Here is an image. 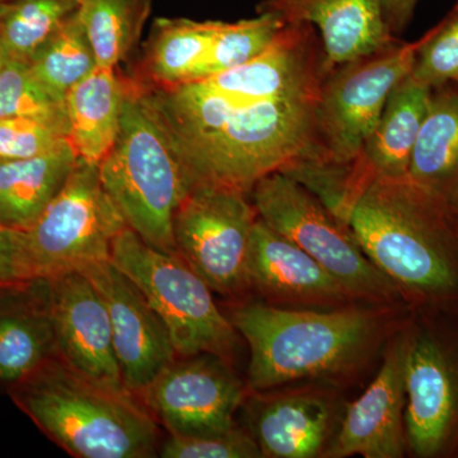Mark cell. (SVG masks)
<instances>
[{
    "label": "cell",
    "mask_w": 458,
    "mask_h": 458,
    "mask_svg": "<svg viewBox=\"0 0 458 458\" xmlns=\"http://www.w3.org/2000/svg\"><path fill=\"white\" fill-rule=\"evenodd\" d=\"M327 71L316 27L289 23L243 64L176 87L144 84L195 182L250 194L311 152Z\"/></svg>",
    "instance_id": "obj_1"
},
{
    "label": "cell",
    "mask_w": 458,
    "mask_h": 458,
    "mask_svg": "<svg viewBox=\"0 0 458 458\" xmlns=\"http://www.w3.org/2000/svg\"><path fill=\"white\" fill-rule=\"evenodd\" d=\"M7 390L14 405L71 456L148 458L158 451V423L140 397L92 381L56 352Z\"/></svg>",
    "instance_id": "obj_2"
},
{
    "label": "cell",
    "mask_w": 458,
    "mask_h": 458,
    "mask_svg": "<svg viewBox=\"0 0 458 458\" xmlns=\"http://www.w3.org/2000/svg\"><path fill=\"white\" fill-rule=\"evenodd\" d=\"M123 80L120 131L99 177L126 225L148 245L177 255L174 216L197 182L146 84Z\"/></svg>",
    "instance_id": "obj_3"
},
{
    "label": "cell",
    "mask_w": 458,
    "mask_h": 458,
    "mask_svg": "<svg viewBox=\"0 0 458 458\" xmlns=\"http://www.w3.org/2000/svg\"><path fill=\"white\" fill-rule=\"evenodd\" d=\"M437 194L409 177H372L354 198L344 225L388 279L423 292L457 283Z\"/></svg>",
    "instance_id": "obj_4"
},
{
    "label": "cell",
    "mask_w": 458,
    "mask_h": 458,
    "mask_svg": "<svg viewBox=\"0 0 458 458\" xmlns=\"http://www.w3.org/2000/svg\"><path fill=\"white\" fill-rule=\"evenodd\" d=\"M250 346L249 385L262 391L337 372L369 342L376 319L361 310L294 311L255 303L232 315Z\"/></svg>",
    "instance_id": "obj_5"
},
{
    "label": "cell",
    "mask_w": 458,
    "mask_h": 458,
    "mask_svg": "<svg viewBox=\"0 0 458 458\" xmlns=\"http://www.w3.org/2000/svg\"><path fill=\"white\" fill-rule=\"evenodd\" d=\"M110 260L158 313L179 357H231L238 342L236 328L214 302L212 289L179 255L148 245L126 227L114 238Z\"/></svg>",
    "instance_id": "obj_6"
},
{
    "label": "cell",
    "mask_w": 458,
    "mask_h": 458,
    "mask_svg": "<svg viewBox=\"0 0 458 458\" xmlns=\"http://www.w3.org/2000/svg\"><path fill=\"white\" fill-rule=\"evenodd\" d=\"M128 227L107 194L98 165L78 159L64 186L23 233L26 282L50 279L110 260L114 238Z\"/></svg>",
    "instance_id": "obj_7"
},
{
    "label": "cell",
    "mask_w": 458,
    "mask_h": 458,
    "mask_svg": "<svg viewBox=\"0 0 458 458\" xmlns=\"http://www.w3.org/2000/svg\"><path fill=\"white\" fill-rule=\"evenodd\" d=\"M418 47L419 41L396 38L372 53L328 68L321 84L311 152L302 161H354L391 90L411 72Z\"/></svg>",
    "instance_id": "obj_8"
},
{
    "label": "cell",
    "mask_w": 458,
    "mask_h": 458,
    "mask_svg": "<svg viewBox=\"0 0 458 458\" xmlns=\"http://www.w3.org/2000/svg\"><path fill=\"white\" fill-rule=\"evenodd\" d=\"M250 195L265 225L301 247L321 264L352 295L387 300L393 280L361 251L352 232L309 189L283 172H271Z\"/></svg>",
    "instance_id": "obj_9"
},
{
    "label": "cell",
    "mask_w": 458,
    "mask_h": 458,
    "mask_svg": "<svg viewBox=\"0 0 458 458\" xmlns=\"http://www.w3.org/2000/svg\"><path fill=\"white\" fill-rule=\"evenodd\" d=\"M247 195L198 182L174 216L177 255L216 293L234 294L251 285L250 243L258 214Z\"/></svg>",
    "instance_id": "obj_10"
},
{
    "label": "cell",
    "mask_w": 458,
    "mask_h": 458,
    "mask_svg": "<svg viewBox=\"0 0 458 458\" xmlns=\"http://www.w3.org/2000/svg\"><path fill=\"white\" fill-rule=\"evenodd\" d=\"M140 394L170 436H216L234 429L243 388L227 360L213 354L180 357Z\"/></svg>",
    "instance_id": "obj_11"
},
{
    "label": "cell",
    "mask_w": 458,
    "mask_h": 458,
    "mask_svg": "<svg viewBox=\"0 0 458 458\" xmlns=\"http://www.w3.org/2000/svg\"><path fill=\"white\" fill-rule=\"evenodd\" d=\"M81 271L106 303L123 385L140 397L179 358L167 327L137 284L113 261L95 262Z\"/></svg>",
    "instance_id": "obj_12"
},
{
    "label": "cell",
    "mask_w": 458,
    "mask_h": 458,
    "mask_svg": "<svg viewBox=\"0 0 458 458\" xmlns=\"http://www.w3.org/2000/svg\"><path fill=\"white\" fill-rule=\"evenodd\" d=\"M47 282L56 354L92 381L129 393L114 352L110 315L98 289L82 271Z\"/></svg>",
    "instance_id": "obj_13"
},
{
    "label": "cell",
    "mask_w": 458,
    "mask_h": 458,
    "mask_svg": "<svg viewBox=\"0 0 458 458\" xmlns=\"http://www.w3.org/2000/svg\"><path fill=\"white\" fill-rule=\"evenodd\" d=\"M406 348L391 346L372 384L349 406L328 456H403Z\"/></svg>",
    "instance_id": "obj_14"
},
{
    "label": "cell",
    "mask_w": 458,
    "mask_h": 458,
    "mask_svg": "<svg viewBox=\"0 0 458 458\" xmlns=\"http://www.w3.org/2000/svg\"><path fill=\"white\" fill-rule=\"evenodd\" d=\"M258 14H273L285 25L316 27L328 68L366 55L394 40L385 23L382 0H261Z\"/></svg>",
    "instance_id": "obj_15"
},
{
    "label": "cell",
    "mask_w": 458,
    "mask_h": 458,
    "mask_svg": "<svg viewBox=\"0 0 458 458\" xmlns=\"http://www.w3.org/2000/svg\"><path fill=\"white\" fill-rule=\"evenodd\" d=\"M406 410L403 424L410 445L418 456L441 450L457 406L456 377L441 348L419 339L406 348Z\"/></svg>",
    "instance_id": "obj_16"
},
{
    "label": "cell",
    "mask_w": 458,
    "mask_h": 458,
    "mask_svg": "<svg viewBox=\"0 0 458 458\" xmlns=\"http://www.w3.org/2000/svg\"><path fill=\"white\" fill-rule=\"evenodd\" d=\"M249 271L251 284L278 300L334 304L352 297L333 274L259 216L250 243Z\"/></svg>",
    "instance_id": "obj_17"
},
{
    "label": "cell",
    "mask_w": 458,
    "mask_h": 458,
    "mask_svg": "<svg viewBox=\"0 0 458 458\" xmlns=\"http://www.w3.org/2000/svg\"><path fill=\"white\" fill-rule=\"evenodd\" d=\"M55 351L47 279L0 288V384H17Z\"/></svg>",
    "instance_id": "obj_18"
},
{
    "label": "cell",
    "mask_w": 458,
    "mask_h": 458,
    "mask_svg": "<svg viewBox=\"0 0 458 458\" xmlns=\"http://www.w3.org/2000/svg\"><path fill=\"white\" fill-rule=\"evenodd\" d=\"M432 89L411 77L400 81L388 95L384 111L355 164L370 176L408 177L412 150L429 107Z\"/></svg>",
    "instance_id": "obj_19"
},
{
    "label": "cell",
    "mask_w": 458,
    "mask_h": 458,
    "mask_svg": "<svg viewBox=\"0 0 458 458\" xmlns=\"http://www.w3.org/2000/svg\"><path fill=\"white\" fill-rule=\"evenodd\" d=\"M255 403L250 426L262 457L311 458L322 451L331 421L324 400L292 394Z\"/></svg>",
    "instance_id": "obj_20"
},
{
    "label": "cell",
    "mask_w": 458,
    "mask_h": 458,
    "mask_svg": "<svg viewBox=\"0 0 458 458\" xmlns=\"http://www.w3.org/2000/svg\"><path fill=\"white\" fill-rule=\"evenodd\" d=\"M125 80L116 69L98 68L65 96L68 140L81 161L98 165L116 141Z\"/></svg>",
    "instance_id": "obj_21"
},
{
    "label": "cell",
    "mask_w": 458,
    "mask_h": 458,
    "mask_svg": "<svg viewBox=\"0 0 458 458\" xmlns=\"http://www.w3.org/2000/svg\"><path fill=\"white\" fill-rule=\"evenodd\" d=\"M77 162L71 143L33 158L0 161V225L23 231L31 227Z\"/></svg>",
    "instance_id": "obj_22"
},
{
    "label": "cell",
    "mask_w": 458,
    "mask_h": 458,
    "mask_svg": "<svg viewBox=\"0 0 458 458\" xmlns=\"http://www.w3.org/2000/svg\"><path fill=\"white\" fill-rule=\"evenodd\" d=\"M221 21L158 18L148 40L143 74L153 87H176L203 78Z\"/></svg>",
    "instance_id": "obj_23"
},
{
    "label": "cell",
    "mask_w": 458,
    "mask_h": 458,
    "mask_svg": "<svg viewBox=\"0 0 458 458\" xmlns=\"http://www.w3.org/2000/svg\"><path fill=\"white\" fill-rule=\"evenodd\" d=\"M408 177L437 195L458 185V92L447 84L432 89Z\"/></svg>",
    "instance_id": "obj_24"
},
{
    "label": "cell",
    "mask_w": 458,
    "mask_h": 458,
    "mask_svg": "<svg viewBox=\"0 0 458 458\" xmlns=\"http://www.w3.org/2000/svg\"><path fill=\"white\" fill-rule=\"evenodd\" d=\"M153 0H81L78 17L98 68L116 69L140 40Z\"/></svg>",
    "instance_id": "obj_25"
},
{
    "label": "cell",
    "mask_w": 458,
    "mask_h": 458,
    "mask_svg": "<svg viewBox=\"0 0 458 458\" xmlns=\"http://www.w3.org/2000/svg\"><path fill=\"white\" fill-rule=\"evenodd\" d=\"M29 64L47 89L64 99L69 90L98 68L78 12L36 50Z\"/></svg>",
    "instance_id": "obj_26"
},
{
    "label": "cell",
    "mask_w": 458,
    "mask_h": 458,
    "mask_svg": "<svg viewBox=\"0 0 458 458\" xmlns=\"http://www.w3.org/2000/svg\"><path fill=\"white\" fill-rule=\"evenodd\" d=\"M81 0H8L0 23V41L9 57H30L77 13Z\"/></svg>",
    "instance_id": "obj_27"
},
{
    "label": "cell",
    "mask_w": 458,
    "mask_h": 458,
    "mask_svg": "<svg viewBox=\"0 0 458 458\" xmlns=\"http://www.w3.org/2000/svg\"><path fill=\"white\" fill-rule=\"evenodd\" d=\"M26 117L47 123L68 137L65 99L57 98L32 73L29 62L8 57L0 69V119Z\"/></svg>",
    "instance_id": "obj_28"
},
{
    "label": "cell",
    "mask_w": 458,
    "mask_h": 458,
    "mask_svg": "<svg viewBox=\"0 0 458 458\" xmlns=\"http://www.w3.org/2000/svg\"><path fill=\"white\" fill-rule=\"evenodd\" d=\"M410 77L429 89L458 77V0L441 22L419 40Z\"/></svg>",
    "instance_id": "obj_29"
},
{
    "label": "cell",
    "mask_w": 458,
    "mask_h": 458,
    "mask_svg": "<svg viewBox=\"0 0 458 458\" xmlns=\"http://www.w3.org/2000/svg\"><path fill=\"white\" fill-rule=\"evenodd\" d=\"M66 143L64 132L49 123L26 117L0 119V161L47 155Z\"/></svg>",
    "instance_id": "obj_30"
},
{
    "label": "cell",
    "mask_w": 458,
    "mask_h": 458,
    "mask_svg": "<svg viewBox=\"0 0 458 458\" xmlns=\"http://www.w3.org/2000/svg\"><path fill=\"white\" fill-rule=\"evenodd\" d=\"M164 458H256L260 447L251 434L229 430L216 436H170L158 451Z\"/></svg>",
    "instance_id": "obj_31"
},
{
    "label": "cell",
    "mask_w": 458,
    "mask_h": 458,
    "mask_svg": "<svg viewBox=\"0 0 458 458\" xmlns=\"http://www.w3.org/2000/svg\"><path fill=\"white\" fill-rule=\"evenodd\" d=\"M23 229L0 225V288L26 283L23 276Z\"/></svg>",
    "instance_id": "obj_32"
},
{
    "label": "cell",
    "mask_w": 458,
    "mask_h": 458,
    "mask_svg": "<svg viewBox=\"0 0 458 458\" xmlns=\"http://www.w3.org/2000/svg\"><path fill=\"white\" fill-rule=\"evenodd\" d=\"M419 0H382V11L388 31L399 36L409 26Z\"/></svg>",
    "instance_id": "obj_33"
},
{
    "label": "cell",
    "mask_w": 458,
    "mask_h": 458,
    "mask_svg": "<svg viewBox=\"0 0 458 458\" xmlns=\"http://www.w3.org/2000/svg\"><path fill=\"white\" fill-rule=\"evenodd\" d=\"M8 57L7 51H5L2 41H0V69H2V66L4 65L5 62H7Z\"/></svg>",
    "instance_id": "obj_34"
},
{
    "label": "cell",
    "mask_w": 458,
    "mask_h": 458,
    "mask_svg": "<svg viewBox=\"0 0 458 458\" xmlns=\"http://www.w3.org/2000/svg\"><path fill=\"white\" fill-rule=\"evenodd\" d=\"M5 4H7V2H0V23H2L3 14H4Z\"/></svg>",
    "instance_id": "obj_35"
},
{
    "label": "cell",
    "mask_w": 458,
    "mask_h": 458,
    "mask_svg": "<svg viewBox=\"0 0 458 458\" xmlns=\"http://www.w3.org/2000/svg\"><path fill=\"white\" fill-rule=\"evenodd\" d=\"M454 200L458 209V185L456 186V188L454 189Z\"/></svg>",
    "instance_id": "obj_36"
},
{
    "label": "cell",
    "mask_w": 458,
    "mask_h": 458,
    "mask_svg": "<svg viewBox=\"0 0 458 458\" xmlns=\"http://www.w3.org/2000/svg\"><path fill=\"white\" fill-rule=\"evenodd\" d=\"M0 2H8V0H0Z\"/></svg>",
    "instance_id": "obj_37"
},
{
    "label": "cell",
    "mask_w": 458,
    "mask_h": 458,
    "mask_svg": "<svg viewBox=\"0 0 458 458\" xmlns=\"http://www.w3.org/2000/svg\"><path fill=\"white\" fill-rule=\"evenodd\" d=\"M454 82L458 83V77H457V80H456V81H454Z\"/></svg>",
    "instance_id": "obj_38"
}]
</instances>
